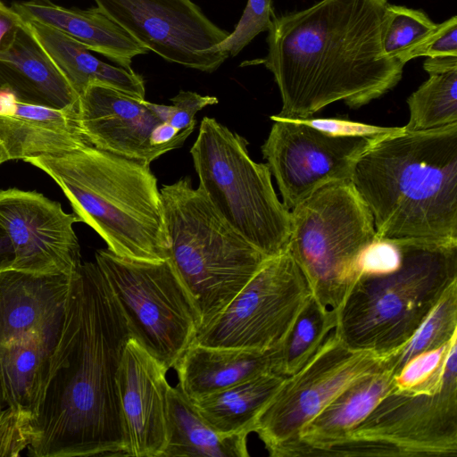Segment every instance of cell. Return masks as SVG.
I'll use <instances>...</instances> for the list:
<instances>
[{
    "mask_svg": "<svg viewBox=\"0 0 457 457\" xmlns=\"http://www.w3.org/2000/svg\"><path fill=\"white\" fill-rule=\"evenodd\" d=\"M131 333L95 262L73 275L53 349L28 454L124 455L126 437L116 378Z\"/></svg>",
    "mask_w": 457,
    "mask_h": 457,
    "instance_id": "obj_1",
    "label": "cell"
},
{
    "mask_svg": "<svg viewBox=\"0 0 457 457\" xmlns=\"http://www.w3.org/2000/svg\"><path fill=\"white\" fill-rule=\"evenodd\" d=\"M387 0H320L277 16L268 29L263 64L274 76L282 108L277 119L312 117L344 101L360 108L393 89L404 64L386 57L382 35Z\"/></svg>",
    "mask_w": 457,
    "mask_h": 457,
    "instance_id": "obj_2",
    "label": "cell"
},
{
    "mask_svg": "<svg viewBox=\"0 0 457 457\" xmlns=\"http://www.w3.org/2000/svg\"><path fill=\"white\" fill-rule=\"evenodd\" d=\"M351 183L378 238L457 240V122L376 138Z\"/></svg>",
    "mask_w": 457,
    "mask_h": 457,
    "instance_id": "obj_3",
    "label": "cell"
},
{
    "mask_svg": "<svg viewBox=\"0 0 457 457\" xmlns=\"http://www.w3.org/2000/svg\"><path fill=\"white\" fill-rule=\"evenodd\" d=\"M25 162L60 186L74 213L112 253L134 260L170 258L162 195L150 164L89 144Z\"/></svg>",
    "mask_w": 457,
    "mask_h": 457,
    "instance_id": "obj_4",
    "label": "cell"
},
{
    "mask_svg": "<svg viewBox=\"0 0 457 457\" xmlns=\"http://www.w3.org/2000/svg\"><path fill=\"white\" fill-rule=\"evenodd\" d=\"M392 271L361 275L337 312L335 332L350 349L384 357L404 345L457 282V240H396Z\"/></svg>",
    "mask_w": 457,
    "mask_h": 457,
    "instance_id": "obj_5",
    "label": "cell"
},
{
    "mask_svg": "<svg viewBox=\"0 0 457 457\" xmlns=\"http://www.w3.org/2000/svg\"><path fill=\"white\" fill-rule=\"evenodd\" d=\"M160 193L170 260L194 301L200 330L270 258L238 234L188 178L163 185Z\"/></svg>",
    "mask_w": 457,
    "mask_h": 457,
    "instance_id": "obj_6",
    "label": "cell"
},
{
    "mask_svg": "<svg viewBox=\"0 0 457 457\" xmlns=\"http://www.w3.org/2000/svg\"><path fill=\"white\" fill-rule=\"evenodd\" d=\"M247 140L204 117L190 149L199 187L219 214L269 258L287 249L291 213L278 200L267 163L249 155Z\"/></svg>",
    "mask_w": 457,
    "mask_h": 457,
    "instance_id": "obj_7",
    "label": "cell"
},
{
    "mask_svg": "<svg viewBox=\"0 0 457 457\" xmlns=\"http://www.w3.org/2000/svg\"><path fill=\"white\" fill-rule=\"evenodd\" d=\"M290 213L287 251L313 297L337 312L360 277L364 251L377 237L372 215L351 182L322 187Z\"/></svg>",
    "mask_w": 457,
    "mask_h": 457,
    "instance_id": "obj_8",
    "label": "cell"
},
{
    "mask_svg": "<svg viewBox=\"0 0 457 457\" xmlns=\"http://www.w3.org/2000/svg\"><path fill=\"white\" fill-rule=\"evenodd\" d=\"M96 263L121 306L131 337L168 370L173 368L194 341L200 318L170 258L127 259L100 249Z\"/></svg>",
    "mask_w": 457,
    "mask_h": 457,
    "instance_id": "obj_9",
    "label": "cell"
},
{
    "mask_svg": "<svg viewBox=\"0 0 457 457\" xmlns=\"http://www.w3.org/2000/svg\"><path fill=\"white\" fill-rule=\"evenodd\" d=\"M457 375L434 392L393 390L324 457H456Z\"/></svg>",
    "mask_w": 457,
    "mask_h": 457,
    "instance_id": "obj_10",
    "label": "cell"
},
{
    "mask_svg": "<svg viewBox=\"0 0 457 457\" xmlns=\"http://www.w3.org/2000/svg\"><path fill=\"white\" fill-rule=\"evenodd\" d=\"M312 296L307 278L287 249L270 258L192 343L262 352L281 347Z\"/></svg>",
    "mask_w": 457,
    "mask_h": 457,
    "instance_id": "obj_11",
    "label": "cell"
},
{
    "mask_svg": "<svg viewBox=\"0 0 457 457\" xmlns=\"http://www.w3.org/2000/svg\"><path fill=\"white\" fill-rule=\"evenodd\" d=\"M383 368L381 357L348 348L333 330L258 414L253 431L271 457H287L303 427L348 386Z\"/></svg>",
    "mask_w": 457,
    "mask_h": 457,
    "instance_id": "obj_12",
    "label": "cell"
},
{
    "mask_svg": "<svg viewBox=\"0 0 457 457\" xmlns=\"http://www.w3.org/2000/svg\"><path fill=\"white\" fill-rule=\"evenodd\" d=\"M270 119L261 149L288 211L326 185L351 182L359 157L378 138L333 136L294 120Z\"/></svg>",
    "mask_w": 457,
    "mask_h": 457,
    "instance_id": "obj_13",
    "label": "cell"
},
{
    "mask_svg": "<svg viewBox=\"0 0 457 457\" xmlns=\"http://www.w3.org/2000/svg\"><path fill=\"white\" fill-rule=\"evenodd\" d=\"M132 38L163 59L212 72L229 56L214 46L228 36L191 0H95Z\"/></svg>",
    "mask_w": 457,
    "mask_h": 457,
    "instance_id": "obj_14",
    "label": "cell"
},
{
    "mask_svg": "<svg viewBox=\"0 0 457 457\" xmlns=\"http://www.w3.org/2000/svg\"><path fill=\"white\" fill-rule=\"evenodd\" d=\"M60 203L35 191L0 190V224L14 251L12 269L38 274L74 275L81 266L73 224Z\"/></svg>",
    "mask_w": 457,
    "mask_h": 457,
    "instance_id": "obj_15",
    "label": "cell"
},
{
    "mask_svg": "<svg viewBox=\"0 0 457 457\" xmlns=\"http://www.w3.org/2000/svg\"><path fill=\"white\" fill-rule=\"evenodd\" d=\"M168 370L130 337L116 383L123 422L125 456L161 457L166 445Z\"/></svg>",
    "mask_w": 457,
    "mask_h": 457,
    "instance_id": "obj_16",
    "label": "cell"
},
{
    "mask_svg": "<svg viewBox=\"0 0 457 457\" xmlns=\"http://www.w3.org/2000/svg\"><path fill=\"white\" fill-rule=\"evenodd\" d=\"M145 102L111 87L89 85L79 97L83 137L96 148L150 164L166 152L151 143L162 121Z\"/></svg>",
    "mask_w": 457,
    "mask_h": 457,
    "instance_id": "obj_17",
    "label": "cell"
},
{
    "mask_svg": "<svg viewBox=\"0 0 457 457\" xmlns=\"http://www.w3.org/2000/svg\"><path fill=\"white\" fill-rule=\"evenodd\" d=\"M72 276L0 272V345L30 337L57 340Z\"/></svg>",
    "mask_w": 457,
    "mask_h": 457,
    "instance_id": "obj_18",
    "label": "cell"
},
{
    "mask_svg": "<svg viewBox=\"0 0 457 457\" xmlns=\"http://www.w3.org/2000/svg\"><path fill=\"white\" fill-rule=\"evenodd\" d=\"M87 144L79 126L78 110L20 103L0 89V164L59 154Z\"/></svg>",
    "mask_w": 457,
    "mask_h": 457,
    "instance_id": "obj_19",
    "label": "cell"
},
{
    "mask_svg": "<svg viewBox=\"0 0 457 457\" xmlns=\"http://www.w3.org/2000/svg\"><path fill=\"white\" fill-rule=\"evenodd\" d=\"M0 89L23 104L76 109L79 96L37 41L27 21L11 47L0 53Z\"/></svg>",
    "mask_w": 457,
    "mask_h": 457,
    "instance_id": "obj_20",
    "label": "cell"
},
{
    "mask_svg": "<svg viewBox=\"0 0 457 457\" xmlns=\"http://www.w3.org/2000/svg\"><path fill=\"white\" fill-rule=\"evenodd\" d=\"M281 354L282 346L262 352L191 343L173 368L179 389L195 401L267 372L279 373Z\"/></svg>",
    "mask_w": 457,
    "mask_h": 457,
    "instance_id": "obj_21",
    "label": "cell"
},
{
    "mask_svg": "<svg viewBox=\"0 0 457 457\" xmlns=\"http://www.w3.org/2000/svg\"><path fill=\"white\" fill-rule=\"evenodd\" d=\"M394 389L395 376L384 368L354 382L303 427L287 457H324Z\"/></svg>",
    "mask_w": 457,
    "mask_h": 457,
    "instance_id": "obj_22",
    "label": "cell"
},
{
    "mask_svg": "<svg viewBox=\"0 0 457 457\" xmlns=\"http://www.w3.org/2000/svg\"><path fill=\"white\" fill-rule=\"evenodd\" d=\"M11 7L24 21L52 27L125 69H131L135 56L148 52L98 7L80 10L43 1L19 2Z\"/></svg>",
    "mask_w": 457,
    "mask_h": 457,
    "instance_id": "obj_23",
    "label": "cell"
},
{
    "mask_svg": "<svg viewBox=\"0 0 457 457\" xmlns=\"http://www.w3.org/2000/svg\"><path fill=\"white\" fill-rule=\"evenodd\" d=\"M27 22L79 97L89 85L100 84L145 99L144 79L131 69L101 61L83 45L52 27L37 21Z\"/></svg>",
    "mask_w": 457,
    "mask_h": 457,
    "instance_id": "obj_24",
    "label": "cell"
},
{
    "mask_svg": "<svg viewBox=\"0 0 457 457\" xmlns=\"http://www.w3.org/2000/svg\"><path fill=\"white\" fill-rule=\"evenodd\" d=\"M55 343L30 337L0 345V400L31 422L38 411Z\"/></svg>",
    "mask_w": 457,
    "mask_h": 457,
    "instance_id": "obj_25",
    "label": "cell"
},
{
    "mask_svg": "<svg viewBox=\"0 0 457 457\" xmlns=\"http://www.w3.org/2000/svg\"><path fill=\"white\" fill-rule=\"evenodd\" d=\"M247 436L216 431L179 386L170 387L166 445L161 457H247Z\"/></svg>",
    "mask_w": 457,
    "mask_h": 457,
    "instance_id": "obj_26",
    "label": "cell"
},
{
    "mask_svg": "<svg viewBox=\"0 0 457 457\" xmlns=\"http://www.w3.org/2000/svg\"><path fill=\"white\" fill-rule=\"evenodd\" d=\"M285 378L278 372H267L192 402L216 431L249 435L258 414Z\"/></svg>",
    "mask_w": 457,
    "mask_h": 457,
    "instance_id": "obj_27",
    "label": "cell"
},
{
    "mask_svg": "<svg viewBox=\"0 0 457 457\" xmlns=\"http://www.w3.org/2000/svg\"><path fill=\"white\" fill-rule=\"evenodd\" d=\"M457 334V282L452 284L412 337L381 357L383 368L395 376L416 355L441 347Z\"/></svg>",
    "mask_w": 457,
    "mask_h": 457,
    "instance_id": "obj_28",
    "label": "cell"
},
{
    "mask_svg": "<svg viewBox=\"0 0 457 457\" xmlns=\"http://www.w3.org/2000/svg\"><path fill=\"white\" fill-rule=\"evenodd\" d=\"M407 131L428 130L457 122V69L431 74L407 99Z\"/></svg>",
    "mask_w": 457,
    "mask_h": 457,
    "instance_id": "obj_29",
    "label": "cell"
},
{
    "mask_svg": "<svg viewBox=\"0 0 457 457\" xmlns=\"http://www.w3.org/2000/svg\"><path fill=\"white\" fill-rule=\"evenodd\" d=\"M337 325V312L312 296L282 345L279 373L288 377L300 370L318 351Z\"/></svg>",
    "mask_w": 457,
    "mask_h": 457,
    "instance_id": "obj_30",
    "label": "cell"
},
{
    "mask_svg": "<svg viewBox=\"0 0 457 457\" xmlns=\"http://www.w3.org/2000/svg\"><path fill=\"white\" fill-rule=\"evenodd\" d=\"M423 11L388 4L382 35L386 57L405 64L436 29Z\"/></svg>",
    "mask_w": 457,
    "mask_h": 457,
    "instance_id": "obj_31",
    "label": "cell"
},
{
    "mask_svg": "<svg viewBox=\"0 0 457 457\" xmlns=\"http://www.w3.org/2000/svg\"><path fill=\"white\" fill-rule=\"evenodd\" d=\"M273 13L272 0H247L234 31L216 45L214 49L228 55H237L259 33L269 29Z\"/></svg>",
    "mask_w": 457,
    "mask_h": 457,
    "instance_id": "obj_32",
    "label": "cell"
},
{
    "mask_svg": "<svg viewBox=\"0 0 457 457\" xmlns=\"http://www.w3.org/2000/svg\"><path fill=\"white\" fill-rule=\"evenodd\" d=\"M457 345V334L439 348L423 352L409 360L395 376V391L418 387L440 373L445 367L450 352Z\"/></svg>",
    "mask_w": 457,
    "mask_h": 457,
    "instance_id": "obj_33",
    "label": "cell"
},
{
    "mask_svg": "<svg viewBox=\"0 0 457 457\" xmlns=\"http://www.w3.org/2000/svg\"><path fill=\"white\" fill-rule=\"evenodd\" d=\"M33 436L31 421L0 400V457L20 456Z\"/></svg>",
    "mask_w": 457,
    "mask_h": 457,
    "instance_id": "obj_34",
    "label": "cell"
},
{
    "mask_svg": "<svg viewBox=\"0 0 457 457\" xmlns=\"http://www.w3.org/2000/svg\"><path fill=\"white\" fill-rule=\"evenodd\" d=\"M401 256V249L396 240L376 237L362 254L360 276L392 271L399 266Z\"/></svg>",
    "mask_w": 457,
    "mask_h": 457,
    "instance_id": "obj_35",
    "label": "cell"
},
{
    "mask_svg": "<svg viewBox=\"0 0 457 457\" xmlns=\"http://www.w3.org/2000/svg\"><path fill=\"white\" fill-rule=\"evenodd\" d=\"M294 120L306 124L329 135L345 137H366L374 138L397 132L403 129V127H380L332 118L315 119L311 117Z\"/></svg>",
    "mask_w": 457,
    "mask_h": 457,
    "instance_id": "obj_36",
    "label": "cell"
},
{
    "mask_svg": "<svg viewBox=\"0 0 457 457\" xmlns=\"http://www.w3.org/2000/svg\"><path fill=\"white\" fill-rule=\"evenodd\" d=\"M170 102L172 103L170 116L167 123L178 130H184L195 127V115L196 112L205 106L218 104L219 100L215 96H202L191 91H180L170 98Z\"/></svg>",
    "mask_w": 457,
    "mask_h": 457,
    "instance_id": "obj_37",
    "label": "cell"
},
{
    "mask_svg": "<svg viewBox=\"0 0 457 457\" xmlns=\"http://www.w3.org/2000/svg\"><path fill=\"white\" fill-rule=\"evenodd\" d=\"M457 56V17L437 24L427 41L417 50L418 57Z\"/></svg>",
    "mask_w": 457,
    "mask_h": 457,
    "instance_id": "obj_38",
    "label": "cell"
},
{
    "mask_svg": "<svg viewBox=\"0 0 457 457\" xmlns=\"http://www.w3.org/2000/svg\"><path fill=\"white\" fill-rule=\"evenodd\" d=\"M25 21L0 0V53L12 45L17 32Z\"/></svg>",
    "mask_w": 457,
    "mask_h": 457,
    "instance_id": "obj_39",
    "label": "cell"
},
{
    "mask_svg": "<svg viewBox=\"0 0 457 457\" xmlns=\"http://www.w3.org/2000/svg\"><path fill=\"white\" fill-rule=\"evenodd\" d=\"M423 68L428 75L456 70L457 56L428 57L424 62Z\"/></svg>",
    "mask_w": 457,
    "mask_h": 457,
    "instance_id": "obj_40",
    "label": "cell"
},
{
    "mask_svg": "<svg viewBox=\"0 0 457 457\" xmlns=\"http://www.w3.org/2000/svg\"><path fill=\"white\" fill-rule=\"evenodd\" d=\"M14 262V251L11 240L0 224V272L12 269Z\"/></svg>",
    "mask_w": 457,
    "mask_h": 457,
    "instance_id": "obj_41",
    "label": "cell"
}]
</instances>
